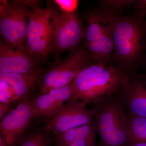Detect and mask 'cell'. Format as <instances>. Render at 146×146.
Here are the masks:
<instances>
[{"mask_svg":"<svg viewBox=\"0 0 146 146\" xmlns=\"http://www.w3.org/2000/svg\"><path fill=\"white\" fill-rule=\"evenodd\" d=\"M44 73L33 75L0 72V80L7 82L20 100H31L35 90L39 86Z\"/></svg>","mask_w":146,"mask_h":146,"instance_id":"5bb4252c","label":"cell"},{"mask_svg":"<svg viewBox=\"0 0 146 146\" xmlns=\"http://www.w3.org/2000/svg\"><path fill=\"white\" fill-rule=\"evenodd\" d=\"M97 133L95 120L87 124L80 126L65 132L54 135L55 146H67L82 138L96 136Z\"/></svg>","mask_w":146,"mask_h":146,"instance_id":"9a60e30c","label":"cell"},{"mask_svg":"<svg viewBox=\"0 0 146 146\" xmlns=\"http://www.w3.org/2000/svg\"><path fill=\"white\" fill-rule=\"evenodd\" d=\"M13 104L0 103V119L1 120L13 110Z\"/></svg>","mask_w":146,"mask_h":146,"instance_id":"603a6c76","label":"cell"},{"mask_svg":"<svg viewBox=\"0 0 146 146\" xmlns=\"http://www.w3.org/2000/svg\"><path fill=\"white\" fill-rule=\"evenodd\" d=\"M131 146H146V143L145 142H135L131 144Z\"/></svg>","mask_w":146,"mask_h":146,"instance_id":"cb8c5ba5","label":"cell"},{"mask_svg":"<svg viewBox=\"0 0 146 146\" xmlns=\"http://www.w3.org/2000/svg\"><path fill=\"white\" fill-rule=\"evenodd\" d=\"M54 3L59 10L66 13H73L75 12L78 5V1L76 0H56Z\"/></svg>","mask_w":146,"mask_h":146,"instance_id":"ffe728a7","label":"cell"},{"mask_svg":"<svg viewBox=\"0 0 146 146\" xmlns=\"http://www.w3.org/2000/svg\"><path fill=\"white\" fill-rule=\"evenodd\" d=\"M0 146H8L6 143L3 136L1 135H0Z\"/></svg>","mask_w":146,"mask_h":146,"instance_id":"d4e9b609","label":"cell"},{"mask_svg":"<svg viewBox=\"0 0 146 146\" xmlns=\"http://www.w3.org/2000/svg\"><path fill=\"white\" fill-rule=\"evenodd\" d=\"M88 104L72 99L65 104L54 115L45 121L44 127L53 135L58 134L94 121Z\"/></svg>","mask_w":146,"mask_h":146,"instance_id":"9c48e42d","label":"cell"},{"mask_svg":"<svg viewBox=\"0 0 146 146\" xmlns=\"http://www.w3.org/2000/svg\"><path fill=\"white\" fill-rule=\"evenodd\" d=\"M96 136L82 138L71 143L67 146H95Z\"/></svg>","mask_w":146,"mask_h":146,"instance_id":"7402d4cb","label":"cell"},{"mask_svg":"<svg viewBox=\"0 0 146 146\" xmlns=\"http://www.w3.org/2000/svg\"><path fill=\"white\" fill-rule=\"evenodd\" d=\"M0 103L14 104L21 101L11 86L3 80H0Z\"/></svg>","mask_w":146,"mask_h":146,"instance_id":"d6986e66","label":"cell"},{"mask_svg":"<svg viewBox=\"0 0 146 146\" xmlns=\"http://www.w3.org/2000/svg\"><path fill=\"white\" fill-rule=\"evenodd\" d=\"M72 82L63 87L32 97L30 102L34 118L49 119L72 99Z\"/></svg>","mask_w":146,"mask_h":146,"instance_id":"4fadbf2b","label":"cell"},{"mask_svg":"<svg viewBox=\"0 0 146 146\" xmlns=\"http://www.w3.org/2000/svg\"><path fill=\"white\" fill-rule=\"evenodd\" d=\"M94 62L84 47H77L44 72L39 85V94L70 84L80 71Z\"/></svg>","mask_w":146,"mask_h":146,"instance_id":"52a82bcc","label":"cell"},{"mask_svg":"<svg viewBox=\"0 0 146 146\" xmlns=\"http://www.w3.org/2000/svg\"><path fill=\"white\" fill-rule=\"evenodd\" d=\"M40 63L29 55L0 39V72L27 74H43Z\"/></svg>","mask_w":146,"mask_h":146,"instance_id":"8fae6325","label":"cell"},{"mask_svg":"<svg viewBox=\"0 0 146 146\" xmlns=\"http://www.w3.org/2000/svg\"><path fill=\"white\" fill-rule=\"evenodd\" d=\"M120 98L129 115L146 118V77L127 74Z\"/></svg>","mask_w":146,"mask_h":146,"instance_id":"7c38bea8","label":"cell"},{"mask_svg":"<svg viewBox=\"0 0 146 146\" xmlns=\"http://www.w3.org/2000/svg\"><path fill=\"white\" fill-rule=\"evenodd\" d=\"M133 5L135 10V16L145 21L146 18V0L136 1Z\"/></svg>","mask_w":146,"mask_h":146,"instance_id":"44dd1931","label":"cell"},{"mask_svg":"<svg viewBox=\"0 0 146 146\" xmlns=\"http://www.w3.org/2000/svg\"><path fill=\"white\" fill-rule=\"evenodd\" d=\"M128 131L131 144L146 143V118L128 114Z\"/></svg>","mask_w":146,"mask_h":146,"instance_id":"e0dca14e","label":"cell"},{"mask_svg":"<svg viewBox=\"0 0 146 146\" xmlns=\"http://www.w3.org/2000/svg\"><path fill=\"white\" fill-rule=\"evenodd\" d=\"M30 100H23L1 120L0 135L8 146H19L34 119Z\"/></svg>","mask_w":146,"mask_h":146,"instance_id":"30bf717a","label":"cell"},{"mask_svg":"<svg viewBox=\"0 0 146 146\" xmlns=\"http://www.w3.org/2000/svg\"><path fill=\"white\" fill-rule=\"evenodd\" d=\"M134 0H106L100 1L102 9L116 15V13L133 5Z\"/></svg>","mask_w":146,"mask_h":146,"instance_id":"ac0fdd59","label":"cell"},{"mask_svg":"<svg viewBox=\"0 0 146 146\" xmlns=\"http://www.w3.org/2000/svg\"><path fill=\"white\" fill-rule=\"evenodd\" d=\"M126 74L121 68L108 62H94L73 80L72 99L91 104L113 96L120 90Z\"/></svg>","mask_w":146,"mask_h":146,"instance_id":"6da1fadb","label":"cell"},{"mask_svg":"<svg viewBox=\"0 0 146 146\" xmlns=\"http://www.w3.org/2000/svg\"><path fill=\"white\" fill-rule=\"evenodd\" d=\"M115 16L102 9L88 15L84 47L95 62H108L115 52L112 33Z\"/></svg>","mask_w":146,"mask_h":146,"instance_id":"5b68a950","label":"cell"},{"mask_svg":"<svg viewBox=\"0 0 146 146\" xmlns=\"http://www.w3.org/2000/svg\"><path fill=\"white\" fill-rule=\"evenodd\" d=\"M91 105L97 132L103 146H126L131 144L128 131V116L120 97L113 95Z\"/></svg>","mask_w":146,"mask_h":146,"instance_id":"7a4b0ae2","label":"cell"},{"mask_svg":"<svg viewBox=\"0 0 146 146\" xmlns=\"http://www.w3.org/2000/svg\"><path fill=\"white\" fill-rule=\"evenodd\" d=\"M52 54L54 64L63 54L78 47L84 38L85 30L75 12L66 13L54 8L51 21Z\"/></svg>","mask_w":146,"mask_h":146,"instance_id":"ba28073f","label":"cell"},{"mask_svg":"<svg viewBox=\"0 0 146 146\" xmlns=\"http://www.w3.org/2000/svg\"><path fill=\"white\" fill-rule=\"evenodd\" d=\"M146 33L145 21L135 15L115 16L112 33L115 57L123 70L132 68L140 59Z\"/></svg>","mask_w":146,"mask_h":146,"instance_id":"3957f363","label":"cell"},{"mask_svg":"<svg viewBox=\"0 0 146 146\" xmlns=\"http://www.w3.org/2000/svg\"><path fill=\"white\" fill-rule=\"evenodd\" d=\"M54 143V135L44 126L38 125L31 127L19 146H52Z\"/></svg>","mask_w":146,"mask_h":146,"instance_id":"2e32d148","label":"cell"},{"mask_svg":"<svg viewBox=\"0 0 146 146\" xmlns=\"http://www.w3.org/2000/svg\"><path fill=\"white\" fill-rule=\"evenodd\" d=\"M0 3L1 38L14 48L28 54L26 41L29 13L37 4L23 1H1Z\"/></svg>","mask_w":146,"mask_h":146,"instance_id":"277c9868","label":"cell"},{"mask_svg":"<svg viewBox=\"0 0 146 146\" xmlns=\"http://www.w3.org/2000/svg\"><path fill=\"white\" fill-rule=\"evenodd\" d=\"M54 8L38 5L29 13L26 41L28 54L39 63H44L52 54L51 21Z\"/></svg>","mask_w":146,"mask_h":146,"instance_id":"8992f818","label":"cell"}]
</instances>
